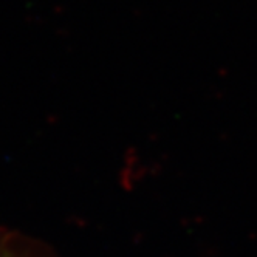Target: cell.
<instances>
[{
    "instance_id": "obj_1",
    "label": "cell",
    "mask_w": 257,
    "mask_h": 257,
    "mask_svg": "<svg viewBox=\"0 0 257 257\" xmlns=\"http://www.w3.org/2000/svg\"><path fill=\"white\" fill-rule=\"evenodd\" d=\"M0 257H42L41 252H34L31 249V245H28V248L25 246H17V242L14 240L13 246H0Z\"/></svg>"
}]
</instances>
